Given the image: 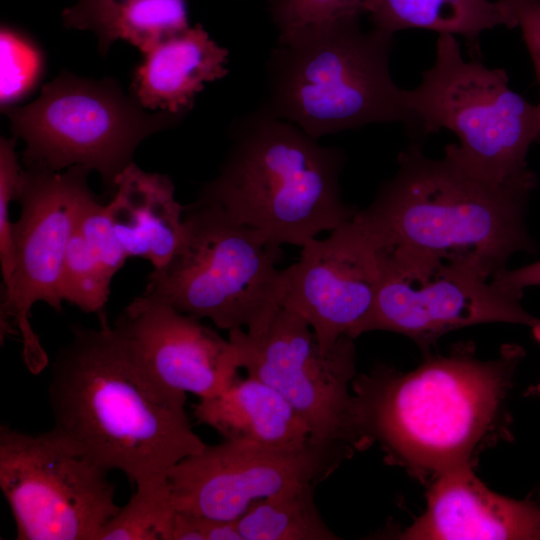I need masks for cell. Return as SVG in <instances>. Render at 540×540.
<instances>
[{
	"label": "cell",
	"instance_id": "obj_1",
	"mask_svg": "<svg viewBox=\"0 0 540 540\" xmlns=\"http://www.w3.org/2000/svg\"><path fill=\"white\" fill-rule=\"evenodd\" d=\"M71 331L51 367L54 429L136 487L163 480L172 466L205 448L185 411L186 393L160 382L107 319L98 328Z\"/></svg>",
	"mask_w": 540,
	"mask_h": 540
},
{
	"label": "cell",
	"instance_id": "obj_2",
	"mask_svg": "<svg viewBox=\"0 0 540 540\" xmlns=\"http://www.w3.org/2000/svg\"><path fill=\"white\" fill-rule=\"evenodd\" d=\"M533 172L495 182L445 148L426 156L414 143L395 174L356 216L382 252H406L476 263L492 275L535 244L526 223Z\"/></svg>",
	"mask_w": 540,
	"mask_h": 540
},
{
	"label": "cell",
	"instance_id": "obj_3",
	"mask_svg": "<svg viewBox=\"0 0 540 540\" xmlns=\"http://www.w3.org/2000/svg\"><path fill=\"white\" fill-rule=\"evenodd\" d=\"M521 346L498 358L463 352L430 357L408 373L379 368L353 380V413L361 447L376 441L390 459L435 476L470 463L503 414Z\"/></svg>",
	"mask_w": 540,
	"mask_h": 540
},
{
	"label": "cell",
	"instance_id": "obj_4",
	"mask_svg": "<svg viewBox=\"0 0 540 540\" xmlns=\"http://www.w3.org/2000/svg\"><path fill=\"white\" fill-rule=\"evenodd\" d=\"M218 174L198 199L223 208L274 247H302L349 221L342 198L345 152L324 146L262 104L230 124Z\"/></svg>",
	"mask_w": 540,
	"mask_h": 540
},
{
	"label": "cell",
	"instance_id": "obj_5",
	"mask_svg": "<svg viewBox=\"0 0 540 540\" xmlns=\"http://www.w3.org/2000/svg\"><path fill=\"white\" fill-rule=\"evenodd\" d=\"M361 17L278 33L261 104L320 139L371 124L410 125L406 89L390 70L393 34Z\"/></svg>",
	"mask_w": 540,
	"mask_h": 540
},
{
	"label": "cell",
	"instance_id": "obj_6",
	"mask_svg": "<svg viewBox=\"0 0 540 540\" xmlns=\"http://www.w3.org/2000/svg\"><path fill=\"white\" fill-rule=\"evenodd\" d=\"M183 223L180 247L153 269L142 294L220 329H263L280 307L281 248L199 199L186 206Z\"/></svg>",
	"mask_w": 540,
	"mask_h": 540
},
{
	"label": "cell",
	"instance_id": "obj_7",
	"mask_svg": "<svg viewBox=\"0 0 540 540\" xmlns=\"http://www.w3.org/2000/svg\"><path fill=\"white\" fill-rule=\"evenodd\" d=\"M406 103L410 127L453 132L459 143L445 148L479 174L506 182L532 172L527 155L540 142V101L513 91L504 69L465 60L455 36L439 35L435 61L406 90Z\"/></svg>",
	"mask_w": 540,
	"mask_h": 540
},
{
	"label": "cell",
	"instance_id": "obj_8",
	"mask_svg": "<svg viewBox=\"0 0 540 540\" xmlns=\"http://www.w3.org/2000/svg\"><path fill=\"white\" fill-rule=\"evenodd\" d=\"M3 111L14 137L25 143V166L88 167L101 176L110 195L140 143L184 118L144 108L114 78L66 71L45 84L36 100Z\"/></svg>",
	"mask_w": 540,
	"mask_h": 540
},
{
	"label": "cell",
	"instance_id": "obj_9",
	"mask_svg": "<svg viewBox=\"0 0 540 540\" xmlns=\"http://www.w3.org/2000/svg\"><path fill=\"white\" fill-rule=\"evenodd\" d=\"M108 472L54 428L0 427V489L18 540H98L120 509Z\"/></svg>",
	"mask_w": 540,
	"mask_h": 540
},
{
	"label": "cell",
	"instance_id": "obj_10",
	"mask_svg": "<svg viewBox=\"0 0 540 540\" xmlns=\"http://www.w3.org/2000/svg\"><path fill=\"white\" fill-rule=\"evenodd\" d=\"M92 170L73 166L64 172L30 165L22 169L13 222L14 273L2 296L1 338L18 332L27 369L39 374L49 357L30 323L34 304L44 302L61 312V280L70 239L82 213L97 196L88 184Z\"/></svg>",
	"mask_w": 540,
	"mask_h": 540
},
{
	"label": "cell",
	"instance_id": "obj_11",
	"mask_svg": "<svg viewBox=\"0 0 540 540\" xmlns=\"http://www.w3.org/2000/svg\"><path fill=\"white\" fill-rule=\"evenodd\" d=\"M229 332L239 368L277 390L309 428V441L361 448L354 423V339L342 336L325 351L299 315L278 307L266 326Z\"/></svg>",
	"mask_w": 540,
	"mask_h": 540
},
{
	"label": "cell",
	"instance_id": "obj_12",
	"mask_svg": "<svg viewBox=\"0 0 540 540\" xmlns=\"http://www.w3.org/2000/svg\"><path fill=\"white\" fill-rule=\"evenodd\" d=\"M466 260L382 252L381 280L367 332L411 338L426 352L441 336L467 326L504 322L532 327L539 318L521 304L523 292L492 280Z\"/></svg>",
	"mask_w": 540,
	"mask_h": 540
},
{
	"label": "cell",
	"instance_id": "obj_13",
	"mask_svg": "<svg viewBox=\"0 0 540 540\" xmlns=\"http://www.w3.org/2000/svg\"><path fill=\"white\" fill-rule=\"evenodd\" d=\"M349 450L310 441L300 449L282 450L224 440L182 459L165 478L177 511L237 521L261 499L324 480Z\"/></svg>",
	"mask_w": 540,
	"mask_h": 540
},
{
	"label": "cell",
	"instance_id": "obj_14",
	"mask_svg": "<svg viewBox=\"0 0 540 540\" xmlns=\"http://www.w3.org/2000/svg\"><path fill=\"white\" fill-rule=\"evenodd\" d=\"M301 249L298 261L281 270L280 307L302 317L325 351L342 336L367 332L382 251L357 216Z\"/></svg>",
	"mask_w": 540,
	"mask_h": 540
},
{
	"label": "cell",
	"instance_id": "obj_15",
	"mask_svg": "<svg viewBox=\"0 0 540 540\" xmlns=\"http://www.w3.org/2000/svg\"><path fill=\"white\" fill-rule=\"evenodd\" d=\"M114 327L133 344L152 374L167 387L200 398L224 391L237 376L229 339L144 294L120 313Z\"/></svg>",
	"mask_w": 540,
	"mask_h": 540
},
{
	"label": "cell",
	"instance_id": "obj_16",
	"mask_svg": "<svg viewBox=\"0 0 540 540\" xmlns=\"http://www.w3.org/2000/svg\"><path fill=\"white\" fill-rule=\"evenodd\" d=\"M401 538L540 540V502L494 493L462 464L436 475L425 513Z\"/></svg>",
	"mask_w": 540,
	"mask_h": 540
},
{
	"label": "cell",
	"instance_id": "obj_17",
	"mask_svg": "<svg viewBox=\"0 0 540 540\" xmlns=\"http://www.w3.org/2000/svg\"><path fill=\"white\" fill-rule=\"evenodd\" d=\"M142 55L130 93L150 111L186 116L205 85L229 73V51L200 24L188 26Z\"/></svg>",
	"mask_w": 540,
	"mask_h": 540
},
{
	"label": "cell",
	"instance_id": "obj_18",
	"mask_svg": "<svg viewBox=\"0 0 540 540\" xmlns=\"http://www.w3.org/2000/svg\"><path fill=\"white\" fill-rule=\"evenodd\" d=\"M114 231L129 257L165 266L184 236L186 206L175 197L172 179L130 163L117 177L106 203Z\"/></svg>",
	"mask_w": 540,
	"mask_h": 540
},
{
	"label": "cell",
	"instance_id": "obj_19",
	"mask_svg": "<svg viewBox=\"0 0 540 540\" xmlns=\"http://www.w3.org/2000/svg\"><path fill=\"white\" fill-rule=\"evenodd\" d=\"M237 376L224 391L194 405L198 424L213 428L224 440L282 450L308 444V426L277 390L253 376Z\"/></svg>",
	"mask_w": 540,
	"mask_h": 540
},
{
	"label": "cell",
	"instance_id": "obj_20",
	"mask_svg": "<svg viewBox=\"0 0 540 540\" xmlns=\"http://www.w3.org/2000/svg\"><path fill=\"white\" fill-rule=\"evenodd\" d=\"M366 14L373 27L393 35L407 29L430 30L462 36L469 46H476L486 30L516 27L499 0H370Z\"/></svg>",
	"mask_w": 540,
	"mask_h": 540
},
{
	"label": "cell",
	"instance_id": "obj_21",
	"mask_svg": "<svg viewBox=\"0 0 540 540\" xmlns=\"http://www.w3.org/2000/svg\"><path fill=\"white\" fill-rule=\"evenodd\" d=\"M317 483L287 488L255 502L238 520L243 540H338L314 501Z\"/></svg>",
	"mask_w": 540,
	"mask_h": 540
},
{
	"label": "cell",
	"instance_id": "obj_22",
	"mask_svg": "<svg viewBox=\"0 0 540 540\" xmlns=\"http://www.w3.org/2000/svg\"><path fill=\"white\" fill-rule=\"evenodd\" d=\"M190 26L184 0H123L85 24L106 55L116 40H125L145 53Z\"/></svg>",
	"mask_w": 540,
	"mask_h": 540
},
{
	"label": "cell",
	"instance_id": "obj_23",
	"mask_svg": "<svg viewBox=\"0 0 540 540\" xmlns=\"http://www.w3.org/2000/svg\"><path fill=\"white\" fill-rule=\"evenodd\" d=\"M176 513L166 478L136 487L98 540H172Z\"/></svg>",
	"mask_w": 540,
	"mask_h": 540
},
{
	"label": "cell",
	"instance_id": "obj_24",
	"mask_svg": "<svg viewBox=\"0 0 540 540\" xmlns=\"http://www.w3.org/2000/svg\"><path fill=\"white\" fill-rule=\"evenodd\" d=\"M112 279L76 227L63 265V302H68L85 313L97 314L99 320L106 319L105 306L109 299Z\"/></svg>",
	"mask_w": 540,
	"mask_h": 540
},
{
	"label": "cell",
	"instance_id": "obj_25",
	"mask_svg": "<svg viewBox=\"0 0 540 540\" xmlns=\"http://www.w3.org/2000/svg\"><path fill=\"white\" fill-rule=\"evenodd\" d=\"M1 89L2 110L15 106L38 84L44 70V58L28 38L8 28H2Z\"/></svg>",
	"mask_w": 540,
	"mask_h": 540
},
{
	"label": "cell",
	"instance_id": "obj_26",
	"mask_svg": "<svg viewBox=\"0 0 540 540\" xmlns=\"http://www.w3.org/2000/svg\"><path fill=\"white\" fill-rule=\"evenodd\" d=\"M370 0H274L272 21L278 33L325 24L345 18L362 17Z\"/></svg>",
	"mask_w": 540,
	"mask_h": 540
},
{
	"label": "cell",
	"instance_id": "obj_27",
	"mask_svg": "<svg viewBox=\"0 0 540 540\" xmlns=\"http://www.w3.org/2000/svg\"><path fill=\"white\" fill-rule=\"evenodd\" d=\"M22 167L16 153V138L2 137L0 140V264L2 273V295L11 288L14 273V249L12 239L13 222L10 206L15 194Z\"/></svg>",
	"mask_w": 540,
	"mask_h": 540
},
{
	"label": "cell",
	"instance_id": "obj_28",
	"mask_svg": "<svg viewBox=\"0 0 540 540\" xmlns=\"http://www.w3.org/2000/svg\"><path fill=\"white\" fill-rule=\"evenodd\" d=\"M522 32L540 85V0H499Z\"/></svg>",
	"mask_w": 540,
	"mask_h": 540
},
{
	"label": "cell",
	"instance_id": "obj_29",
	"mask_svg": "<svg viewBox=\"0 0 540 540\" xmlns=\"http://www.w3.org/2000/svg\"><path fill=\"white\" fill-rule=\"evenodd\" d=\"M123 0H77L62 12V21L67 28L82 30L92 18Z\"/></svg>",
	"mask_w": 540,
	"mask_h": 540
},
{
	"label": "cell",
	"instance_id": "obj_30",
	"mask_svg": "<svg viewBox=\"0 0 540 540\" xmlns=\"http://www.w3.org/2000/svg\"><path fill=\"white\" fill-rule=\"evenodd\" d=\"M492 280L505 289L519 292L526 287L540 286V260L512 270L504 268L495 273Z\"/></svg>",
	"mask_w": 540,
	"mask_h": 540
},
{
	"label": "cell",
	"instance_id": "obj_31",
	"mask_svg": "<svg viewBox=\"0 0 540 540\" xmlns=\"http://www.w3.org/2000/svg\"><path fill=\"white\" fill-rule=\"evenodd\" d=\"M531 329H532V334H533L534 339L540 345V318L531 327ZM526 395L540 396V381L536 385L530 386L528 390L526 391Z\"/></svg>",
	"mask_w": 540,
	"mask_h": 540
},
{
	"label": "cell",
	"instance_id": "obj_32",
	"mask_svg": "<svg viewBox=\"0 0 540 540\" xmlns=\"http://www.w3.org/2000/svg\"><path fill=\"white\" fill-rule=\"evenodd\" d=\"M273 1H274V0H268L269 4H270L271 2H273Z\"/></svg>",
	"mask_w": 540,
	"mask_h": 540
}]
</instances>
